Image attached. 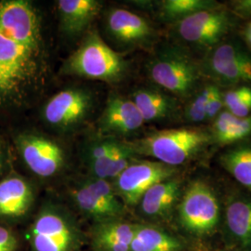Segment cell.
Returning a JSON list of instances; mask_svg holds the SVG:
<instances>
[{"label":"cell","mask_w":251,"mask_h":251,"mask_svg":"<svg viewBox=\"0 0 251 251\" xmlns=\"http://www.w3.org/2000/svg\"><path fill=\"white\" fill-rule=\"evenodd\" d=\"M210 144L209 131L200 127H180L153 132L130 145L136 153L152 156L176 168L194 158Z\"/></svg>","instance_id":"1"},{"label":"cell","mask_w":251,"mask_h":251,"mask_svg":"<svg viewBox=\"0 0 251 251\" xmlns=\"http://www.w3.org/2000/svg\"><path fill=\"white\" fill-rule=\"evenodd\" d=\"M126 67L123 57L93 32L66 60L63 72L90 79L116 82L123 76Z\"/></svg>","instance_id":"2"},{"label":"cell","mask_w":251,"mask_h":251,"mask_svg":"<svg viewBox=\"0 0 251 251\" xmlns=\"http://www.w3.org/2000/svg\"><path fill=\"white\" fill-rule=\"evenodd\" d=\"M43 49L25 45L0 30V97L29 85L41 70Z\"/></svg>","instance_id":"3"},{"label":"cell","mask_w":251,"mask_h":251,"mask_svg":"<svg viewBox=\"0 0 251 251\" xmlns=\"http://www.w3.org/2000/svg\"><path fill=\"white\" fill-rule=\"evenodd\" d=\"M149 75L163 90L178 97L190 96L198 86L200 71L192 57L178 50H167L152 59Z\"/></svg>","instance_id":"4"},{"label":"cell","mask_w":251,"mask_h":251,"mask_svg":"<svg viewBox=\"0 0 251 251\" xmlns=\"http://www.w3.org/2000/svg\"><path fill=\"white\" fill-rule=\"evenodd\" d=\"M179 216L190 233L205 235L213 232L220 219V206L213 190L202 180L192 182L179 203Z\"/></svg>","instance_id":"5"},{"label":"cell","mask_w":251,"mask_h":251,"mask_svg":"<svg viewBox=\"0 0 251 251\" xmlns=\"http://www.w3.org/2000/svg\"><path fill=\"white\" fill-rule=\"evenodd\" d=\"M231 26L230 15L222 7L195 13L176 24L178 35L182 40L201 48L218 45Z\"/></svg>","instance_id":"6"},{"label":"cell","mask_w":251,"mask_h":251,"mask_svg":"<svg viewBox=\"0 0 251 251\" xmlns=\"http://www.w3.org/2000/svg\"><path fill=\"white\" fill-rule=\"evenodd\" d=\"M176 173V168L161 162L135 161L117 177L114 189L127 205L133 206L154 184L174 177Z\"/></svg>","instance_id":"7"},{"label":"cell","mask_w":251,"mask_h":251,"mask_svg":"<svg viewBox=\"0 0 251 251\" xmlns=\"http://www.w3.org/2000/svg\"><path fill=\"white\" fill-rule=\"evenodd\" d=\"M0 30L20 43L43 49L39 18L28 1L0 2Z\"/></svg>","instance_id":"8"},{"label":"cell","mask_w":251,"mask_h":251,"mask_svg":"<svg viewBox=\"0 0 251 251\" xmlns=\"http://www.w3.org/2000/svg\"><path fill=\"white\" fill-rule=\"evenodd\" d=\"M29 239L35 251H72L75 234L63 215L56 210L46 209L32 225Z\"/></svg>","instance_id":"9"},{"label":"cell","mask_w":251,"mask_h":251,"mask_svg":"<svg viewBox=\"0 0 251 251\" xmlns=\"http://www.w3.org/2000/svg\"><path fill=\"white\" fill-rule=\"evenodd\" d=\"M90 92L82 89H66L47 101L43 117L47 123L60 128H70L81 123L91 108Z\"/></svg>","instance_id":"10"},{"label":"cell","mask_w":251,"mask_h":251,"mask_svg":"<svg viewBox=\"0 0 251 251\" xmlns=\"http://www.w3.org/2000/svg\"><path fill=\"white\" fill-rule=\"evenodd\" d=\"M18 147L28 168L39 177H51L63 167V148L44 136L21 135L18 138Z\"/></svg>","instance_id":"11"},{"label":"cell","mask_w":251,"mask_h":251,"mask_svg":"<svg viewBox=\"0 0 251 251\" xmlns=\"http://www.w3.org/2000/svg\"><path fill=\"white\" fill-rule=\"evenodd\" d=\"M208 65L216 79L224 85L251 84V57L236 45L217 46Z\"/></svg>","instance_id":"12"},{"label":"cell","mask_w":251,"mask_h":251,"mask_svg":"<svg viewBox=\"0 0 251 251\" xmlns=\"http://www.w3.org/2000/svg\"><path fill=\"white\" fill-rule=\"evenodd\" d=\"M98 123L100 131L103 134L127 135L138 130L144 121L132 100L112 96Z\"/></svg>","instance_id":"13"},{"label":"cell","mask_w":251,"mask_h":251,"mask_svg":"<svg viewBox=\"0 0 251 251\" xmlns=\"http://www.w3.org/2000/svg\"><path fill=\"white\" fill-rule=\"evenodd\" d=\"M107 28L110 35L124 45H140L153 36L151 25L144 17L124 9L109 12Z\"/></svg>","instance_id":"14"},{"label":"cell","mask_w":251,"mask_h":251,"mask_svg":"<svg viewBox=\"0 0 251 251\" xmlns=\"http://www.w3.org/2000/svg\"><path fill=\"white\" fill-rule=\"evenodd\" d=\"M63 33L77 36L98 15L101 4L96 0H60L57 2Z\"/></svg>","instance_id":"15"},{"label":"cell","mask_w":251,"mask_h":251,"mask_svg":"<svg viewBox=\"0 0 251 251\" xmlns=\"http://www.w3.org/2000/svg\"><path fill=\"white\" fill-rule=\"evenodd\" d=\"M33 201L30 185L19 177L0 181V216L20 217L27 212Z\"/></svg>","instance_id":"16"},{"label":"cell","mask_w":251,"mask_h":251,"mask_svg":"<svg viewBox=\"0 0 251 251\" xmlns=\"http://www.w3.org/2000/svg\"><path fill=\"white\" fill-rule=\"evenodd\" d=\"M181 180L177 177L165 179L149 189L141 199L145 215L157 217L168 213L179 198Z\"/></svg>","instance_id":"17"},{"label":"cell","mask_w":251,"mask_h":251,"mask_svg":"<svg viewBox=\"0 0 251 251\" xmlns=\"http://www.w3.org/2000/svg\"><path fill=\"white\" fill-rule=\"evenodd\" d=\"M131 100L141 113L144 122L168 118L177 109L176 99L160 90L141 89L135 91Z\"/></svg>","instance_id":"18"},{"label":"cell","mask_w":251,"mask_h":251,"mask_svg":"<svg viewBox=\"0 0 251 251\" xmlns=\"http://www.w3.org/2000/svg\"><path fill=\"white\" fill-rule=\"evenodd\" d=\"M209 132L212 143L221 146L238 143L251 136V117L241 118L224 111L214 119Z\"/></svg>","instance_id":"19"},{"label":"cell","mask_w":251,"mask_h":251,"mask_svg":"<svg viewBox=\"0 0 251 251\" xmlns=\"http://www.w3.org/2000/svg\"><path fill=\"white\" fill-rule=\"evenodd\" d=\"M137 226L123 223H105L94 233V242L103 251H130Z\"/></svg>","instance_id":"20"},{"label":"cell","mask_w":251,"mask_h":251,"mask_svg":"<svg viewBox=\"0 0 251 251\" xmlns=\"http://www.w3.org/2000/svg\"><path fill=\"white\" fill-rule=\"evenodd\" d=\"M136 153L130 144L123 143L116 151L107 156L90 162L93 177L98 179H117V177L135 162Z\"/></svg>","instance_id":"21"},{"label":"cell","mask_w":251,"mask_h":251,"mask_svg":"<svg viewBox=\"0 0 251 251\" xmlns=\"http://www.w3.org/2000/svg\"><path fill=\"white\" fill-rule=\"evenodd\" d=\"M226 225L229 232L243 246H251V200L235 199L226 207Z\"/></svg>","instance_id":"22"},{"label":"cell","mask_w":251,"mask_h":251,"mask_svg":"<svg viewBox=\"0 0 251 251\" xmlns=\"http://www.w3.org/2000/svg\"><path fill=\"white\" fill-rule=\"evenodd\" d=\"M181 245L169 233L152 227L137 226L130 251H179Z\"/></svg>","instance_id":"23"},{"label":"cell","mask_w":251,"mask_h":251,"mask_svg":"<svg viewBox=\"0 0 251 251\" xmlns=\"http://www.w3.org/2000/svg\"><path fill=\"white\" fill-rule=\"evenodd\" d=\"M220 162L225 171L251 191V144L227 150L220 157Z\"/></svg>","instance_id":"24"},{"label":"cell","mask_w":251,"mask_h":251,"mask_svg":"<svg viewBox=\"0 0 251 251\" xmlns=\"http://www.w3.org/2000/svg\"><path fill=\"white\" fill-rule=\"evenodd\" d=\"M220 7L212 0H166L162 2L161 13L164 18L178 22L200 11Z\"/></svg>","instance_id":"25"},{"label":"cell","mask_w":251,"mask_h":251,"mask_svg":"<svg viewBox=\"0 0 251 251\" xmlns=\"http://www.w3.org/2000/svg\"><path fill=\"white\" fill-rule=\"evenodd\" d=\"M84 185L89 188L94 197L98 198L116 218L121 214L123 210L122 203L117 198L116 190L108 182L107 179L93 177L86 180Z\"/></svg>","instance_id":"26"},{"label":"cell","mask_w":251,"mask_h":251,"mask_svg":"<svg viewBox=\"0 0 251 251\" xmlns=\"http://www.w3.org/2000/svg\"><path fill=\"white\" fill-rule=\"evenodd\" d=\"M74 199L82 211L94 219L108 220L116 218L84 184L74 191Z\"/></svg>","instance_id":"27"},{"label":"cell","mask_w":251,"mask_h":251,"mask_svg":"<svg viewBox=\"0 0 251 251\" xmlns=\"http://www.w3.org/2000/svg\"><path fill=\"white\" fill-rule=\"evenodd\" d=\"M211 85H206L204 89L195 95L186 108L185 117L193 123H200L206 119V105L210 93Z\"/></svg>","instance_id":"28"},{"label":"cell","mask_w":251,"mask_h":251,"mask_svg":"<svg viewBox=\"0 0 251 251\" xmlns=\"http://www.w3.org/2000/svg\"><path fill=\"white\" fill-rule=\"evenodd\" d=\"M123 144L114 139H109L106 141H101L97 144H92L88 151V160L89 162L96 161L101 159L111 152L116 151Z\"/></svg>","instance_id":"29"},{"label":"cell","mask_w":251,"mask_h":251,"mask_svg":"<svg viewBox=\"0 0 251 251\" xmlns=\"http://www.w3.org/2000/svg\"><path fill=\"white\" fill-rule=\"evenodd\" d=\"M223 107H225L224 95L217 86L211 85L206 105V119H215L221 114Z\"/></svg>","instance_id":"30"},{"label":"cell","mask_w":251,"mask_h":251,"mask_svg":"<svg viewBox=\"0 0 251 251\" xmlns=\"http://www.w3.org/2000/svg\"><path fill=\"white\" fill-rule=\"evenodd\" d=\"M228 112H230L235 117L241 118L251 117V88L248 91V93L243 96L233 107L228 110Z\"/></svg>","instance_id":"31"},{"label":"cell","mask_w":251,"mask_h":251,"mask_svg":"<svg viewBox=\"0 0 251 251\" xmlns=\"http://www.w3.org/2000/svg\"><path fill=\"white\" fill-rule=\"evenodd\" d=\"M16 247L15 236L8 229L0 226V251H14Z\"/></svg>","instance_id":"32"},{"label":"cell","mask_w":251,"mask_h":251,"mask_svg":"<svg viewBox=\"0 0 251 251\" xmlns=\"http://www.w3.org/2000/svg\"><path fill=\"white\" fill-rule=\"evenodd\" d=\"M233 11L242 18L251 17V0L234 1L233 4Z\"/></svg>","instance_id":"33"},{"label":"cell","mask_w":251,"mask_h":251,"mask_svg":"<svg viewBox=\"0 0 251 251\" xmlns=\"http://www.w3.org/2000/svg\"><path fill=\"white\" fill-rule=\"evenodd\" d=\"M245 37L249 45L251 47V22L247 25V28L245 30Z\"/></svg>","instance_id":"34"},{"label":"cell","mask_w":251,"mask_h":251,"mask_svg":"<svg viewBox=\"0 0 251 251\" xmlns=\"http://www.w3.org/2000/svg\"><path fill=\"white\" fill-rule=\"evenodd\" d=\"M2 168H3V153L0 150V171L2 170Z\"/></svg>","instance_id":"35"}]
</instances>
